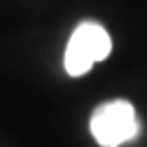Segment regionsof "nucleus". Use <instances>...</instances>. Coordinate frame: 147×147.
<instances>
[{
	"label": "nucleus",
	"mask_w": 147,
	"mask_h": 147,
	"mask_svg": "<svg viewBox=\"0 0 147 147\" xmlns=\"http://www.w3.org/2000/svg\"><path fill=\"white\" fill-rule=\"evenodd\" d=\"M112 51V38L110 33L94 21H84L72 30L68 47H65V56L63 65L70 77H82L94 68L98 61L107 59Z\"/></svg>",
	"instance_id": "f257e3e1"
},
{
	"label": "nucleus",
	"mask_w": 147,
	"mask_h": 147,
	"mask_svg": "<svg viewBox=\"0 0 147 147\" xmlns=\"http://www.w3.org/2000/svg\"><path fill=\"white\" fill-rule=\"evenodd\" d=\"M91 136L100 147H119L140 133V124L128 100H110L96 107L89 121Z\"/></svg>",
	"instance_id": "f03ea898"
}]
</instances>
